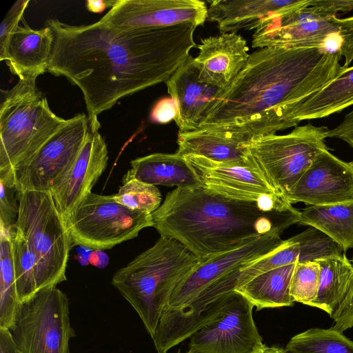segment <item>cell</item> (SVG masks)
<instances>
[{
  "label": "cell",
  "mask_w": 353,
  "mask_h": 353,
  "mask_svg": "<svg viewBox=\"0 0 353 353\" xmlns=\"http://www.w3.org/2000/svg\"><path fill=\"white\" fill-rule=\"evenodd\" d=\"M341 57L323 48H260L198 128L247 139L288 129L291 113L342 74Z\"/></svg>",
  "instance_id": "7a4b0ae2"
},
{
  "label": "cell",
  "mask_w": 353,
  "mask_h": 353,
  "mask_svg": "<svg viewBox=\"0 0 353 353\" xmlns=\"http://www.w3.org/2000/svg\"><path fill=\"white\" fill-rule=\"evenodd\" d=\"M208 7L200 0H117L99 21L118 30L203 25Z\"/></svg>",
  "instance_id": "5bb4252c"
},
{
  "label": "cell",
  "mask_w": 353,
  "mask_h": 353,
  "mask_svg": "<svg viewBox=\"0 0 353 353\" xmlns=\"http://www.w3.org/2000/svg\"><path fill=\"white\" fill-rule=\"evenodd\" d=\"M320 265L316 261L296 263L290 283V295L294 302L310 305L317 296Z\"/></svg>",
  "instance_id": "d6a6232c"
},
{
  "label": "cell",
  "mask_w": 353,
  "mask_h": 353,
  "mask_svg": "<svg viewBox=\"0 0 353 353\" xmlns=\"http://www.w3.org/2000/svg\"><path fill=\"white\" fill-rule=\"evenodd\" d=\"M328 130L307 123L286 134L250 137L244 146L270 183L285 196L318 155L329 150Z\"/></svg>",
  "instance_id": "52a82bcc"
},
{
  "label": "cell",
  "mask_w": 353,
  "mask_h": 353,
  "mask_svg": "<svg viewBox=\"0 0 353 353\" xmlns=\"http://www.w3.org/2000/svg\"><path fill=\"white\" fill-rule=\"evenodd\" d=\"M285 197L292 204L306 205L353 201V161L341 160L329 150L323 151Z\"/></svg>",
  "instance_id": "9a60e30c"
},
{
  "label": "cell",
  "mask_w": 353,
  "mask_h": 353,
  "mask_svg": "<svg viewBox=\"0 0 353 353\" xmlns=\"http://www.w3.org/2000/svg\"><path fill=\"white\" fill-rule=\"evenodd\" d=\"M342 46L341 54L344 57L343 67L348 68L353 61V16L341 18Z\"/></svg>",
  "instance_id": "74e56055"
},
{
  "label": "cell",
  "mask_w": 353,
  "mask_h": 353,
  "mask_svg": "<svg viewBox=\"0 0 353 353\" xmlns=\"http://www.w3.org/2000/svg\"><path fill=\"white\" fill-rule=\"evenodd\" d=\"M29 0H18L9 9L0 26V61H6L8 45L12 36L23 19Z\"/></svg>",
  "instance_id": "e575fe53"
},
{
  "label": "cell",
  "mask_w": 353,
  "mask_h": 353,
  "mask_svg": "<svg viewBox=\"0 0 353 353\" xmlns=\"http://www.w3.org/2000/svg\"><path fill=\"white\" fill-rule=\"evenodd\" d=\"M178 353H181L180 352H179ZM186 353H193V352H191L190 351H188Z\"/></svg>",
  "instance_id": "f6af8a7d"
},
{
  "label": "cell",
  "mask_w": 353,
  "mask_h": 353,
  "mask_svg": "<svg viewBox=\"0 0 353 353\" xmlns=\"http://www.w3.org/2000/svg\"><path fill=\"white\" fill-rule=\"evenodd\" d=\"M90 130L85 114H77L68 119L32 158L12 171L11 177L19 191L50 193L55 180L77 157Z\"/></svg>",
  "instance_id": "7c38bea8"
},
{
  "label": "cell",
  "mask_w": 353,
  "mask_h": 353,
  "mask_svg": "<svg viewBox=\"0 0 353 353\" xmlns=\"http://www.w3.org/2000/svg\"><path fill=\"white\" fill-rule=\"evenodd\" d=\"M112 196L129 209L147 214L154 212L162 201L161 192L155 185L139 181L128 173L124 175L123 185Z\"/></svg>",
  "instance_id": "1f68e13d"
},
{
  "label": "cell",
  "mask_w": 353,
  "mask_h": 353,
  "mask_svg": "<svg viewBox=\"0 0 353 353\" xmlns=\"http://www.w3.org/2000/svg\"><path fill=\"white\" fill-rule=\"evenodd\" d=\"M160 236L174 239L205 262L298 223L300 210L265 211L257 202L225 197L203 187L176 188L151 214Z\"/></svg>",
  "instance_id": "3957f363"
},
{
  "label": "cell",
  "mask_w": 353,
  "mask_h": 353,
  "mask_svg": "<svg viewBox=\"0 0 353 353\" xmlns=\"http://www.w3.org/2000/svg\"><path fill=\"white\" fill-rule=\"evenodd\" d=\"M0 353H21L12 337L10 330L0 327Z\"/></svg>",
  "instance_id": "60d3db41"
},
{
  "label": "cell",
  "mask_w": 353,
  "mask_h": 353,
  "mask_svg": "<svg viewBox=\"0 0 353 353\" xmlns=\"http://www.w3.org/2000/svg\"><path fill=\"white\" fill-rule=\"evenodd\" d=\"M54 40L47 71L81 90L91 130L98 116L130 95L166 82L196 46V26L118 30L99 21L73 26L50 19Z\"/></svg>",
  "instance_id": "6da1fadb"
},
{
  "label": "cell",
  "mask_w": 353,
  "mask_h": 353,
  "mask_svg": "<svg viewBox=\"0 0 353 353\" xmlns=\"http://www.w3.org/2000/svg\"><path fill=\"white\" fill-rule=\"evenodd\" d=\"M130 165L131 168L127 173L148 184L183 189L201 187L191 166L184 157L176 152L148 154L132 160Z\"/></svg>",
  "instance_id": "cb8c5ba5"
},
{
  "label": "cell",
  "mask_w": 353,
  "mask_h": 353,
  "mask_svg": "<svg viewBox=\"0 0 353 353\" xmlns=\"http://www.w3.org/2000/svg\"><path fill=\"white\" fill-rule=\"evenodd\" d=\"M0 327L10 330L21 303L19 301L9 232L0 229Z\"/></svg>",
  "instance_id": "f1b7e54d"
},
{
  "label": "cell",
  "mask_w": 353,
  "mask_h": 353,
  "mask_svg": "<svg viewBox=\"0 0 353 353\" xmlns=\"http://www.w3.org/2000/svg\"><path fill=\"white\" fill-rule=\"evenodd\" d=\"M310 6H316L328 15H337V12H347L353 10V0H311Z\"/></svg>",
  "instance_id": "f35d334b"
},
{
  "label": "cell",
  "mask_w": 353,
  "mask_h": 353,
  "mask_svg": "<svg viewBox=\"0 0 353 353\" xmlns=\"http://www.w3.org/2000/svg\"><path fill=\"white\" fill-rule=\"evenodd\" d=\"M72 245L110 249L152 227L151 214L129 209L112 195L88 193L63 219Z\"/></svg>",
  "instance_id": "ba28073f"
},
{
  "label": "cell",
  "mask_w": 353,
  "mask_h": 353,
  "mask_svg": "<svg viewBox=\"0 0 353 353\" xmlns=\"http://www.w3.org/2000/svg\"><path fill=\"white\" fill-rule=\"evenodd\" d=\"M341 18L309 6L264 21L252 35L254 48H323L340 52Z\"/></svg>",
  "instance_id": "8fae6325"
},
{
  "label": "cell",
  "mask_w": 353,
  "mask_h": 353,
  "mask_svg": "<svg viewBox=\"0 0 353 353\" xmlns=\"http://www.w3.org/2000/svg\"><path fill=\"white\" fill-rule=\"evenodd\" d=\"M344 250L327 235L309 227L295 236L284 240L272 252L254 261L241 271L237 286L265 272L292 263L318 261L341 256Z\"/></svg>",
  "instance_id": "d6986e66"
},
{
  "label": "cell",
  "mask_w": 353,
  "mask_h": 353,
  "mask_svg": "<svg viewBox=\"0 0 353 353\" xmlns=\"http://www.w3.org/2000/svg\"><path fill=\"white\" fill-rule=\"evenodd\" d=\"M283 241L280 234H265L201 263L177 284L163 313L184 307L205 290L232 293L243 268L274 251Z\"/></svg>",
  "instance_id": "30bf717a"
},
{
  "label": "cell",
  "mask_w": 353,
  "mask_h": 353,
  "mask_svg": "<svg viewBox=\"0 0 353 353\" xmlns=\"http://www.w3.org/2000/svg\"><path fill=\"white\" fill-rule=\"evenodd\" d=\"M254 306L234 291L220 312L190 337L193 353H252L263 343L252 316Z\"/></svg>",
  "instance_id": "4fadbf2b"
},
{
  "label": "cell",
  "mask_w": 353,
  "mask_h": 353,
  "mask_svg": "<svg viewBox=\"0 0 353 353\" xmlns=\"http://www.w3.org/2000/svg\"><path fill=\"white\" fill-rule=\"evenodd\" d=\"M311 0H214L208 18L221 34L256 30L266 20L310 6Z\"/></svg>",
  "instance_id": "44dd1931"
},
{
  "label": "cell",
  "mask_w": 353,
  "mask_h": 353,
  "mask_svg": "<svg viewBox=\"0 0 353 353\" xmlns=\"http://www.w3.org/2000/svg\"><path fill=\"white\" fill-rule=\"evenodd\" d=\"M117 0H88L85 6L88 11L94 13H101L107 8H112Z\"/></svg>",
  "instance_id": "b9f144b4"
},
{
  "label": "cell",
  "mask_w": 353,
  "mask_h": 353,
  "mask_svg": "<svg viewBox=\"0 0 353 353\" xmlns=\"http://www.w3.org/2000/svg\"><path fill=\"white\" fill-rule=\"evenodd\" d=\"M327 136L341 139L347 142L353 149V110L345 116L339 125L329 130Z\"/></svg>",
  "instance_id": "ab89813d"
},
{
  "label": "cell",
  "mask_w": 353,
  "mask_h": 353,
  "mask_svg": "<svg viewBox=\"0 0 353 353\" xmlns=\"http://www.w3.org/2000/svg\"><path fill=\"white\" fill-rule=\"evenodd\" d=\"M288 353H353V341L334 327L311 328L292 336Z\"/></svg>",
  "instance_id": "f546056e"
},
{
  "label": "cell",
  "mask_w": 353,
  "mask_h": 353,
  "mask_svg": "<svg viewBox=\"0 0 353 353\" xmlns=\"http://www.w3.org/2000/svg\"><path fill=\"white\" fill-rule=\"evenodd\" d=\"M0 229L9 232L17 221L19 193L14 182L0 179Z\"/></svg>",
  "instance_id": "836d02e7"
},
{
  "label": "cell",
  "mask_w": 353,
  "mask_h": 353,
  "mask_svg": "<svg viewBox=\"0 0 353 353\" xmlns=\"http://www.w3.org/2000/svg\"><path fill=\"white\" fill-rule=\"evenodd\" d=\"M37 77L19 79L1 90L0 106V176L28 162L68 121L55 114L36 84Z\"/></svg>",
  "instance_id": "5b68a950"
},
{
  "label": "cell",
  "mask_w": 353,
  "mask_h": 353,
  "mask_svg": "<svg viewBox=\"0 0 353 353\" xmlns=\"http://www.w3.org/2000/svg\"><path fill=\"white\" fill-rule=\"evenodd\" d=\"M183 157L195 172L201 187L212 192L258 204L268 196L283 195L259 169L214 161L195 154Z\"/></svg>",
  "instance_id": "2e32d148"
},
{
  "label": "cell",
  "mask_w": 353,
  "mask_h": 353,
  "mask_svg": "<svg viewBox=\"0 0 353 353\" xmlns=\"http://www.w3.org/2000/svg\"><path fill=\"white\" fill-rule=\"evenodd\" d=\"M176 116V106L170 97L158 101L153 106L150 119L154 123H167L174 120Z\"/></svg>",
  "instance_id": "8d00e7d4"
},
{
  "label": "cell",
  "mask_w": 353,
  "mask_h": 353,
  "mask_svg": "<svg viewBox=\"0 0 353 353\" xmlns=\"http://www.w3.org/2000/svg\"><path fill=\"white\" fill-rule=\"evenodd\" d=\"M264 353H288L285 348L277 346H266L264 345Z\"/></svg>",
  "instance_id": "7bdbcfd3"
},
{
  "label": "cell",
  "mask_w": 353,
  "mask_h": 353,
  "mask_svg": "<svg viewBox=\"0 0 353 353\" xmlns=\"http://www.w3.org/2000/svg\"><path fill=\"white\" fill-rule=\"evenodd\" d=\"M330 317L334 320V329L343 332L353 327V283L345 298Z\"/></svg>",
  "instance_id": "d590c367"
},
{
  "label": "cell",
  "mask_w": 353,
  "mask_h": 353,
  "mask_svg": "<svg viewBox=\"0 0 353 353\" xmlns=\"http://www.w3.org/2000/svg\"><path fill=\"white\" fill-rule=\"evenodd\" d=\"M53 33L46 26L34 30L25 21L12 36L6 61L10 71L19 79L38 77L48 69L53 44Z\"/></svg>",
  "instance_id": "603a6c76"
},
{
  "label": "cell",
  "mask_w": 353,
  "mask_h": 353,
  "mask_svg": "<svg viewBox=\"0 0 353 353\" xmlns=\"http://www.w3.org/2000/svg\"><path fill=\"white\" fill-rule=\"evenodd\" d=\"M252 353H264V344L262 343L256 347Z\"/></svg>",
  "instance_id": "ee69618b"
},
{
  "label": "cell",
  "mask_w": 353,
  "mask_h": 353,
  "mask_svg": "<svg viewBox=\"0 0 353 353\" xmlns=\"http://www.w3.org/2000/svg\"><path fill=\"white\" fill-rule=\"evenodd\" d=\"M353 105V66L308 97L288 119L289 128L305 120L328 117Z\"/></svg>",
  "instance_id": "d4e9b609"
},
{
  "label": "cell",
  "mask_w": 353,
  "mask_h": 353,
  "mask_svg": "<svg viewBox=\"0 0 353 353\" xmlns=\"http://www.w3.org/2000/svg\"><path fill=\"white\" fill-rule=\"evenodd\" d=\"M320 265L317 296L310 306L330 316L345 298L353 283V265L345 254L316 261Z\"/></svg>",
  "instance_id": "83f0119b"
},
{
  "label": "cell",
  "mask_w": 353,
  "mask_h": 353,
  "mask_svg": "<svg viewBox=\"0 0 353 353\" xmlns=\"http://www.w3.org/2000/svg\"><path fill=\"white\" fill-rule=\"evenodd\" d=\"M296 263L275 268L235 288L258 310L292 305L290 290Z\"/></svg>",
  "instance_id": "484cf974"
},
{
  "label": "cell",
  "mask_w": 353,
  "mask_h": 353,
  "mask_svg": "<svg viewBox=\"0 0 353 353\" xmlns=\"http://www.w3.org/2000/svg\"><path fill=\"white\" fill-rule=\"evenodd\" d=\"M194 61L201 78L226 90L247 64L250 54L246 41L235 32L201 39Z\"/></svg>",
  "instance_id": "ffe728a7"
},
{
  "label": "cell",
  "mask_w": 353,
  "mask_h": 353,
  "mask_svg": "<svg viewBox=\"0 0 353 353\" xmlns=\"http://www.w3.org/2000/svg\"><path fill=\"white\" fill-rule=\"evenodd\" d=\"M15 226L35 257L38 292L65 281L72 243L51 194L39 191L20 192Z\"/></svg>",
  "instance_id": "8992f818"
},
{
  "label": "cell",
  "mask_w": 353,
  "mask_h": 353,
  "mask_svg": "<svg viewBox=\"0 0 353 353\" xmlns=\"http://www.w3.org/2000/svg\"><path fill=\"white\" fill-rule=\"evenodd\" d=\"M165 84L176 106L174 121L181 132L197 129L225 90L201 78L190 55Z\"/></svg>",
  "instance_id": "ac0fdd59"
},
{
  "label": "cell",
  "mask_w": 353,
  "mask_h": 353,
  "mask_svg": "<svg viewBox=\"0 0 353 353\" xmlns=\"http://www.w3.org/2000/svg\"><path fill=\"white\" fill-rule=\"evenodd\" d=\"M108 161V150L105 139L99 130H90L74 161L55 180L50 190L54 205L63 219L91 192L105 170Z\"/></svg>",
  "instance_id": "e0dca14e"
},
{
  "label": "cell",
  "mask_w": 353,
  "mask_h": 353,
  "mask_svg": "<svg viewBox=\"0 0 353 353\" xmlns=\"http://www.w3.org/2000/svg\"><path fill=\"white\" fill-rule=\"evenodd\" d=\"M16 285L21 303L38 292L37 262L28 244L14 225L9 231Z\"/></svg>",
  "instance_id": "4dcf8cb0"
},
{
  "label": "cell",
  "mask_w": 353,
  "mask_h": 353,
  "mask_svg": "<svg viewBox=\"0 0 353 353\" xmlns=\"http://www.w3.org/2000/svg\"><path fill=\"white\" fill-rule=\"evenodd\" d=\"M200 263L181 243L160 236L153 246L118 270L112 284L135 310L153 339L174 288Z\"/></svg>",
  "instance_id": "277c9868"
},
{
  "label": "cell",
  "mask_w": 353,
  "mask_h": 353,
  "mask_svg": "<svg viewBox=\"0 0 353 353\" xmlns=\"http://www.w3.org/2000/svg\"><path fill=\"white\" fill-rule=\"evenodd\" d=\"M248 139L241 135L209 128L179 131L176 152L182 156L195 154L214 161L259 169L244 146Z\"/></svg>",
  "instance_id": "7402d4cb"
},
{
  "label": "cell",
  "mask_w": 353,
  "mask_h": 353,
  "mask_svg": "<svg viewBox=\"0 0 353 353\" xmlns=\"http://www.w3.org/2000/svg\"><path fill=\"white\" fill-rule=\"evenodd\" d=\"M10 332L21 353H70L75 332L67 295L56 286L39 290L20 304Z\"/></svg>",
  "instance_id": "9c48e42d"
},
{
  "label": "cell",
  "mask_w": 353,
  "mask_h": 353,
  "mask_svg": "<svg viewBox=\"0 0 353 353\" xmlns=\"http://www.w3.org/2000/svg\"><path fill=\"white\" fill-rule=\"evenodd\" d=\"M298 224L321 231L345 252L353 248V201L326 205H307L300 210Z\"/></svg>",
  "instance_id": "4316f807"
}]
</instances>
